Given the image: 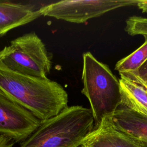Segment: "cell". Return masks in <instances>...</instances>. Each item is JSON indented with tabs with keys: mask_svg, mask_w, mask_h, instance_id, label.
<instances>
[{
	"mask_svg": "<svg viewBox=\"0 0 147 147\" xmlns=\"http://www.w3.org/2000/svg\"><path fill=\"white\" fill-rule=\"evenodd\" d=\"M0 90L41 121L68 107V94L56 82L13 72L1 63Z\"/></svg>",
	"mask_w": 147,
	"mask_h": 147,
	"instance_id": "obj_1",
	"label": "cell"
},
{
	"mask_svg": "<svg viewBox=\"0 0 147 147\" xmlns=\"http://www.w3.org/2000/svg\"><path fill=\"white\" fill-rule=\"evenodd\" d=\"M95 127L90 109L68 106L57 115L41 121L19 147H80Z\"/></svg>",
	"mask_w": 147,
	"mask_h": 147,
	"instance_id": "obj_2",
	"label": "cell"
},
{
	"mask_svg": "<svg viewBox=\"0 0 147 147\" xmlns=\"http://www.w3.org/2000/svg\"><path fill=\"white\" fill-rule=\"evenodd\" d=\"M82 93L88 99L95 126L121 105L119 79L90 52L83 54Z\"/></svg>",
	"mask_w": 147,
	"mask_h": 147,
	"instance_id": "obj_3",
	"label": "cell"
},
{
	"mask_svg": "<svg viewBox=\"0 0 147 147\" xmlns=\"http://www.w3.org/2000/svg\"><path fill=\"white\" fill-rule=\"evenodd\" d=\"M0 63L13 72L41 79L47 78L52 67L50 54L34 32L16 38L1 50Z\"/></svg>",
	"mask_w": 147,
	"mask_h": 147,
	"instance_id": "obj_4",
	"label": "cell"
},
{
	"mask_svg": "<svg viewBox=\"0 0 147 147\" xmlns=\"http://www.w3.org/2000/svg\"><path fill=\"white\" fill-rule=\"evenodd\" d=\"M140 0H64L41 6V16L82 24L110 11L137 5Z\"/></svg>",
	"mask_w": 147,
	"mask_h": 147,
	"instance_id": "obj_5",
	"label": "cell"
},
{
	"mask_svg": "<svg viewBox=\"0 0 147 147\" xmlns=\"http://www.w3.org/2000/svg\"><path fill=\"white\" fill-rule=\"evenodd\" d=\"M41 121L0 90V135L21 143L40 126Z\"/></svg>",
	"mask_w": 147,
	"mask_h": 147,
	"instance_id": "obj_6",
	"label": "cell"
},
{
	"mask_svg": "<svg viewBox=\"0 0 147 147\" xmlns=\"http://www.w3.org/2000/svg\"><path fill=\"white\" fill-rule=\"evenodd\" d=\"M81 147H144L136 140L115 129L105 117L83 140Z\"/></svg>",
	"mask_w": 147,
	"mask_h": 147,
	"instance_id": "obj_7",
	"label": "cell"
},
{
	"mask_svg": "<svg viewBox=\"0 0 147 147\" xmlns=\"http://www.w3.org/2000/svg\"><path fill=\"white\" fill-rule=\"evenodd\" d=\"M40 7L33 4L0 0V37L40 17Z\"/></svg>",
	"mask_w": 147,
	"mask_h": 147,
	"instance_id": "obj_8",
	"label": "cell"
},
{
	"mask_svg": "<svg viewBox=\"0 0 147 147\" xmlns=\"http://www.w3.org/2000/svg\"><path fill=\"white\" fill-rule=\"evenodd\" d=\"M121 107L147 117V85L136 75L120 74Z\"/></svg>",
	"mask_w": 147,
	"mask_h": 147,
	"instance_id": "obj_9",
	"label": "cell"
},
{
	"mask_svg": "<svg viewBox=\"0 0 147 147\" xmlns=\"http://www.w3.org/2000/svg\"><path fill=\"white\" fill-rule=\"evenodd\" d=\"M106 118L115 129L136 140L147 143V117L120 107Z\"/></svg>",
	"mask_w": 147,
	"mask_h": 147,
	"instance_id": "obj_10",
	"label": "cell"
},
{
	"mask_svg": "<svg viewBox=\"0 0 147 147\" xmlns=\"http://www.w3.org/2000/svg\"><path fill=\"white\" fill-rule=\"evenodd\" d=\"M144 37V42L138 49L116 63L115 69L119 74H136L138 69L147 60V35Z\"/></svg>",
	"mask_w": 147,
	"mask_h": 147,
	"instance_id": "obj_11",
	"label": "cell"
},
{
	"mask_svg": "<svg viewBox=\"0 0 147 147\" xmlns=\"http://www.w3.org/2000/svg\"><path fill=\"white\" fill-rule=\"evenodd\" d=\"M125 30L130 36L147 35V17L131 16L126 21Z\"/></svg>",
	"mask_w": 147,
	"mask_h": 147,
	"instance_id": "obj_12",
	"label": "cell"
},
{
	"mask_svg": "<svg viewBox=\"0 0 147 147\" xmlns=\"http://www.w3.org/2000/svg\"><path fill=\"white\" fill-rule=\"evenodd\" d=\"M136 75L142 82L147 83V60L138 69Z\"/></svg>",
	"mask_w": 147,
	"mask_h": 147,
	"instance_id": "obj_13",
	"label": "cell"
},
{
	"mask_svg": "<svg viewBox=\"0 0 147 147\" xmlns=\"http://www.w3.org/2000/svg\"><path fill=\"white\" fill-rule=\"evenodd\" d=\"M15 142L10 138L0 135V147H13Z\"/></svg>",
	"mask_w": 147,
	"mask_h": 147,
	"instance_id": "obj_14",
	"label": "cell"
},
{
	"mask_svg": "<svg viewBox=\"0 0 147 147\" xmlns=\"http://www.w3.org/2000/svg\"><path fill=\"white\" fill-rule=\"evenodd\" d=\"M137 6L142 13L147 14V0H140Z\"/></svg>",
	"mask_w": 147,
	"mask_h": 147,
	"instance_id": "obj_15",
	"label": "cell"
},
{
	"mask_svg": "<svg viewBox=\"0 0 147 147\" xmlns=\"http://www.w3.org/2000/svg\"><path fill=\"white\" fill-rule=\"evenodd\" d=\"M143 145H144V147H147V143H144V142H142Z\"/></svg>",
	"mask_w": 147,
	"mask_h": 147,
	"instance_id": "obj_16",
	"label": "cell"
},
{
	"mask_svg": "<svg viewBox=\"0 0 147 147\" xmlns=\"http://www.w3.org/2000/svg\"><path fill=\"white\" fill-rule=\"evenodd\" d=\"M146 83V85H147V83Z\"/></svg>",
	"mask_w": 147,
	"mask_h": 147,
	"instance_id": "obj_17",
	"label": "cell"
},
{
	"mask_svg": "<svg viewBox=\"0 0 147 147\" xmlns=\"http://www.w3.org/2000/svg\"><path fill=\"white\" fill-rule=\"evenodd\" d=\"M80 147H81V146H80Z\"/></svg>",
	"mask_w": 147,
	"mask_h": 147,
	"instance_id": "obj_18",
	"label": "cell"
}]
</instances>
